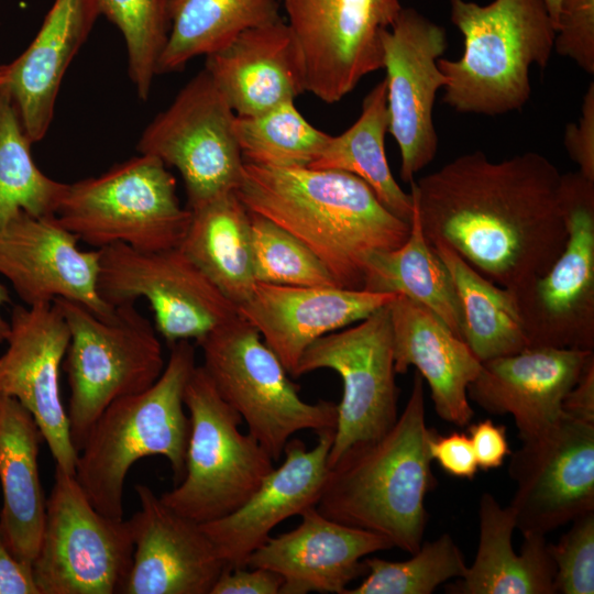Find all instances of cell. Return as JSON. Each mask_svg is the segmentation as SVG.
<instances>
[{
	"instance_id": "23",
	"label": "cell",
	"mask_w": 594,
	"mask_h": 594,
	"mask_svg": "<svg viewBox=\"0 0 594 594\" xmlns=\"http://www.w3.org/2000/svg\"><path fill=\"white\" fill-rule=\"evenodd\" d=\"M299 516L295 529L270 537L246 563L279 574L280 594H344L365 575L363 558L393 548L385 537L329 519L315 506Z\"/></svg>"
},
{
	"instance_id": "7",
	"label": "cell",
	"mask_w": 594,
	"mask_h": 594,
	"mask_svg": "<svg viewBox=\"0 0 594 594\" xmlns=\"http://www.w3.org/2000/svg\"><path fill=\"white\" fill-rule=\"evenodd\" d=\"M55 219L96 249L122 243L153 252L180 246L191 212L182 207L167 166L139 154L99 176L67 184Z\"/></svg>"
},
{
	"instance_id": "15",
	"label": "cell",
	"mask_w": 594,
	"mask_h": 594,
	"mask_svg": "<svg viewBox=\"0 0 594 594\" xmlns=\"http://www.w3.org/2000/svg\"><path fill=\"white\" fill-rule=\"evenodd\" d=\"M304 68L305 89L336 103L367 75L383 68L382 34L403 7L399 0H283Z\"/></svg>"
},
{
	"instance_id": "6",
	"label": "cell",
	"mask_w": 594,
	"mask_h": 594,
	"mask_svg": "<svg viewBox=\"0 0 594 594\" xmlns=\"http://www.w3.org/2000/svg\"><path fill=\"white\" fill-rule=\"evenodd\" d=\"M70 338L63 361L70 396L68 422L79 452L103 410L114 400L151 387L165 367L154 324L128 301L102 318L85 306L56 298Z\"/></svg>"
},
{
	"instance_id": "1",
	"label": "cell",
	"mask_w": 594,
	"mask_h": 594,
	"mask_svg": "<svg viewBox=\"0 0 594 594\" xmlns=\"http://www.w3.org/2000/svg\"><path fill=\"white\" fill-rule=\"evenodd\" d=\"M561 175L537 152L493 162L475 151L414 180L409 194L430 244L517 289L547 273L566 243Z\"/></svg>"
},
{
	"instance_id": "46",
	"label": "cell",
	"mask_w": 594,
	"mask_h": 594,
	"mask_svg": "<svg viewBox=\"0 0 594 594\" xmlns=\"http://www.w3.org/2000/svg\"><path fill=\"white\" fill-rule=\"evenodd\" d=\"M0 594H40L32 564L20 560L0 529Z\"/></svg>"
},
{
	"instance_id": "2",
	"label": "cell",
	"mask_w": 594,
	"mask_h": 594,
	"mask_svg": "<svg viewBox=\"0 0 594 594\" xmlns=\"http://www.w3.org/2000/svg\"><path fill=\"white\" fill-rule=\"evenodd\" d=\"M235 193L250 212L301 241L342 288L363 289L370 257L396 249L410 232L366 183L342 170L244 162Z\"/></svg>"
},
{
	"instance_id": "48",
	"label": "cell",
	"mask_w": 594,
	"mask_h": 594,
	"mask_svg": "<svg viewBox=\"0 0 594 594\" xmlns=\"http://www.w3.org/2000/svg\"><path fill=\"white\" fill-rule=\"evenodd\" d=\"M10 302V293L7 287L0 282V343L6 341L10 328L9 320H6L2 316V308Z\"/></svg>"
},
{
	"instance_id": "8",
	"label": "cell",
	"mask_w": 594,
	"mask_h": 594,
	"mask_svg": "<svg viewBox=\"0 0 594 594\" xmlns=\"http://www.w3.org/2000/svg\"><path fill=\"white\" fill-rule=\"evenodd\" d=\"M196 343L216 389L274 462L296 432L336 430L338 405L305 402L277 355L239 315Z\"/></svg>"
},
{
	"instance_id": "17",
	"label": "cell",
	"mask_w": 594,
	"mask_h": 594,
	"mask_svg": "<svg viewBox=\"0 0 594 594\" xmlns=\"http://www.w3.org/2000/svg\"><path fill=\"white\" fill-rule=\"evenodd\" d=\"M386 72L388 133L400 152L399 175L410 184L438 151L433 106L446 77L438 59L447 48L443 26L413 8H403L382 34Z\"/></svg>"
},
{
	"instance_id": "28",
	"label": "cell",
	"mask_w": 594,
	"mask_h": 594,
	"mask_svg": "<svg viewBox=\"0 0 594 594\" xmlns=\"http://www.w3.org/2000/svg\"><path fill=\"white\" fill-rule=\"evenodd\" d=\"M43 440L31 413L0 394V529L12 552L29 564L36 557L46 515L38 471Z\"/></svg>"
},
{
	"instance_id": "37",
	"label": "cell",
	"mask_w": 594,
	"mask_h": 594,
	"mask_svg": "<svg viewBox=\"0 0 594 594\" xmlns=\"http://www.w3.org/2000/svg\"><path fill=\"white\" fill-rule=\"evenodd\" d=\"M364 580L344 594H431L440 584L461 578L468 565L449 534L422 542L405 561L366 558Z\"/></svg>"
},
{
	"instance_id": "40",
	"label": "cell",
	"mask_w": 594,
	"mask_h": 594,
	"mask_svg": "<svg viewBox=\"0 0 594 594\" xmlns=\"http://www.w3.org/2000/svg\"><path fill=\"white\" fill-rule=\"evenodd\" d=\"M571 528L558 543H550L556 565L554 592L594 593V510L571 521Z\"/></svg>"
},
{
	"instance_id": "11",
	"label": "cell",
	"mask_w": 594,
	"mask_h": 594,
	"mask_svg": "<svg viewBox=\"0 0 594 594\" xmlns=\"http://www.w3.org/2000/svg\"><path fill=\"white\" fill-rule=\"evenodd\" d=\"M568 230L563 251L543 275L513 289L528 348L594 351V182L561 175Z\"/></svg>"
},
{
	"instance_id": "41",
	"label": "cell",
	"mask_w": 594,
	"mask_h": 594,
	"mask_svg": "<svg viewBox=\"0 0 594 594\" xmlns=\"http://www.w3.org/2000/svg\"><path fill=\"white\" fill-rule=\"evenodd\" d=\"M554 50L594 74V0H560Z\"/></svg>"
},
{
	"instance_id": "3",
	"label": "cell",
	"mask_w": 594,
	"mask_h": 594,
	"mask_svg": "<svg viewBox=\"0 0 594 594\" xmlns=\"http://www.w3.org/2000/svg\"><path fill=\"white\" fill-rule=\"evenodd\" d=\"M424 378L416 371L405 409L383 436L349 447L328 466L315 506L338 522L388 539L410 554L424 542L426 495L436 485Z\"/></svg>"
},
{
	"instance_id": "27",
	"label": "cell",
	"mask_w": 594,
	"mask_h": 594,
	"mask_svg": "<svg viewBox=\"0 0 594 594\" xmlns=\"http://www.w3.org/2000/svg\"><path fill=\"white\" fill-rule=\"evenodd\" d=\"M98 15L95 0H54L31 44L7 65L0 88L32 143L47 133L63 77Z\"/></svg>"
},
{
	"instance_id": "30",
	"label": "cell",
	"mask_w": 594,
	"mask_h": 594,
	"mask_svg": "<svg viewBox=\"0 0 594 594\" xmlns=\"http://www.w3.org/2000/svg\"><path fill=\"white\" fill-rule=\"evenodd\" d=\"M190 212L179 249L238 308L256 284L250 211L235 191H229Z\"/></svg>"
},
{
	"instance_id": "10",
	"label": "cell",
	"mask_w": 594,
	"mask_h": 594,
	"mask_svg": "<svg viewBox=\"0 0 594 594\" xmlns=\"http://www.w3.org/2000/svg\"><path fill=\"white\" fill-rule=\"evenodd\" d=\"M133 548L130 520L99 513L75 475L55 465L44 530L32 563L40 594L122 593Z\"/></svg>"
},
{
	"instance_id": "39",
	"label": "cell",
	"mask_w": 594,
	"mask_h": 594,
	"mask_svg": "<svg viewBox=\"0 0 594 594\" xmlns=\"http://www.w3.org/2000/svg\"><path fill=\"white\" fill-rule=\"evenodd\" d=\"M251 215L253 273L256 282L288 286H338L323 263L275 222Z\"/></svg>"
},
{
	"instance_id": "19",
	"label": "cell",
	"mask_w": 594,
	"mask_h": 594,
	"mask_svg": "<svg viewBox=\"0 0 594 594\" xmlns=\"http://www.w3.org/2000/svg\"><path fill=\"white\" fill-rule=\"evenodd\" d=\"M78 242L55 217L21 213L0 232V274L26 306L64 298L110 318L114 307L98 290L100 250Z\"/></svg>"
},
{
	"instance_id": "35",
	"label": "cell",
	"mask_w": 594,
	"mask_h": 594,
	"mask_svg": "<svg viewBox=\"0 0 594 594\" xmlns=\"http://www.w3.org/2000/svg\"><path fill=\"white\" fill-rule=\"evenodd\" d=\"M26 135L9 96L0 88V232L21 213L55 217L67 184L35 164Z\"/></svg>"
},
{
	"instance_id": "22",
	"label": "cell",
	"mask_w": 594,
	"mask_h": 594,
	"mask_svg": "<svg viewBox=\"0 0 594 594\" xmlns=\"http://www.w3.org/2000/svg\"><path fill=\"white\" fill-rule=\"evenodd\" d=\"M396 295L339 286H288L256 282L238 306L292 376L304 352L319 338L356 323Z\"/></svg>"
},
{
	"instance_id": "50",
	"label": "cell",
	"mask_w": 594,
	"mask_h": 594,
	"mask_svg": "<svg viewBox=\"0 0 594 594\" xmlns=\"http://www.w3.org/2000/svg\"><path fill=\"white\" fill-rule=\"evenodd\" d=\"M7 73V65H0V84L3 81Z\"/></svg>"
},
{
	"instance_id": "33",
	"label": "cell",
	"mask_w": 594,
	"mask_h": 594,
	"mask_svg": "<svg viewBox=\"0 0 594 594\" xmlns=\"http://www.w3.org/2000/svg\"><path fill=\"white\" fill-rule=\"evenodd\" d=\"M280 1L172 0L157 75L180 72L191 59L221 50L242 32L282 19Z\"/></svg>"
},
{
	"instance_id": "16",
	"label": "cell",
	"mask_w": 594,
	"mask_h": 594,
	"mask_svg": "<svg viewBox=\"0 0 594 594\" xmlns=\"http://www.w3.org/2000/svg\"><path fill=\"white\" fill-rule=\"evenodd\" d=\"M510 453L508 507L522 535H547L594 510V424L560 418Z\"/></svg>"
},
{
	"instance_id": "42",
	"label": "cell",
	"mask_w": 594,
	"mask_h": 594,
	"mask_svg": "<svg viewBox=\"0 0 594 594\" xmlns=\"http://www.w3.org/2000/svg\"><path fill=\"white\" fill-rule=\"evenodd\" d=\"M564 147L584 177L594 182V82L583 97L578 122L565 128Z\"/></svg>"
},
{
	"instance_id": "45",
	"label": "cell",
	"mask_w": 594,
	"mask_h": 594,
	"mask_svg": "<svg viewBox=\"0 0 594 594\" xmlns=\"http://www.w3.org/2000/svg\"><path fill=\"white\" fill-rule=\"evenodd\" d=\"M468 431L479 469L484 471L497 469L512 453L504 425H496L486 418L471 424Z\"/></svg>"
},
{
	"instance_id": "25",
	"label": "cell",
	"mask_w": 594,
	"mask_h": 594,
	"mask_svg": "<svg viewBox=\"0 0 594 594\" xmlns=\"http://www.w3.org/2000/svg\"><path fill=\"white\" fill-rule=\"evenodd\" d=\"M388 307L396 374L414 366L430 388L437 415L458 427L468 426L474 415L468 387L482 362L427 307L399 295Z\"/></svg>"
},
{
	"instance_id": "26",
	"label": "cell",
	"mask_w": 594,
	"mask_h": 594,
	"mask_svg": "<svg viewBox=\"0 0 594 594\" xmlns=\"http://www.w3.org/2000/svg\"><path fill=\"white\" fill-rule=\"evenodd\" d=\"M204 69L238 117L260 114L306 92L301 56L283 18L242 32L207 55Z\"/></svg>"
},
{
	"instance_id": "29",
	"label": "cell",
	"mask_w": 594,
	"mask_h": 594,
	"mask_svg": "<svg viewBox=\"0 0 594 594\" xmlns=\"http://www.w3.org/2000/svg\"><path fill=\"white\" fill-rule=\"evenodd\" d=\"M480 541L475 559L459 581L447 586L454 594H553L556 565L546 535L526 534L520 554L513 547L516 529L512 509L490 493L480 499Z\"/></svg>"
},
{
	"instance_id": "49",
	"label": "cell",
	"mask_w": 594,
	"mask_h": 594,
	"mask_svg": "<svg viewBox=\"0 0 594 594\" xmlns=\"http://www.w3.org/2000/svg\"><path fill=\"white\" fill-rule=\"evenodd\" d=\"M544 3L554 24V29H557L560 0H544Z\"/></svg>"
},
{
	"instance_id": "9",
	"label": "cell",
	"mask_w": 594,
	"mask_h": 594,
	"mask_svg": "<svg viewBox=\"0 0 594 594\" xmlns=\"http://www.w3.org/2000/svg\"><path fill=\"white\" fill-rule=\"evenodd\" d=\"M184 404L189 414L185 475L160 498L179 515L205 524L242 506L274 469V461L249 432L240 431L241 416L223 400L201 365L186 384Z\"/></svg>"
},
{
	"instance_id": "36",
	"label": "cell",
	"mask_w": 594,
	"mask_h": 594,
	"mask_svg": "<svg viewBox=\"0 0 594 594\" xmlns=\"http://www.w3.org/2000/svg\"><path fill=\"white\" fill-rule=\"evenodd\" d=\"M234 132L245 163L274 167L309 166L330 136L310 124L295 101L255 116H235Z\"/></svg>"
},
{
	"instance_id": "38",
	"label": "cell",
	"mask_w": 594,
	"mask_h": 594,
	"mask_svg": "<svg viewBox=\"0 0 594 594\" xmlns=\"http://www.w3.org/2000/svg\"><path fill=\"white\" fill-rule=\"evenodd\" d=\"M99 14L121 32L129 77L138 97L148 99L170 28L172 0H95Z\"/></svg>"
},
{
	"instance_id": "5",
	"label": "cell",
	"mask_w": 594,
	"mask_h": 594,
	"mask_svg": "<svg viewBox=\"0 0 594 594\" xmlns=\"http://www.w3.org/2000/svg\"><path fill=\"white\" fill-rule=\"evenodd\" d=\"M169 348L157 381L144 392L111 403L78 453L75 477L92 506L107 517L123 519L124 482L136 461L166 458L174 485L185 475L189 418L184 392L196 367V352L189 340Z\"/></svg>"
},
{
	"instance_id": "47",
	"label": "cell",
	"mask_w": 594,
	"mask_h": 594,
	"mask_svg": "<svg viewBox=\"0 0 594 594\" xmlns=\"http://www.w3.org/2000/svg\"><path fill=\"white\" fill-rule=\"evenodd\" d=\"M561 414L594 424V354L588 358L578 381L564 396Z\"/></svg>"
},
{
	"instance_id": "13",
	"label": "cell",
	"mask_w": 594,
	"mask_h": 594,
	"mask_svg": "<svg viewBox=\"0 0 594 594\" xmlns=\"http://www.w3.org/2000/svg\"><path fill=\"white\" fill-rule=\"evenodd\" d=\"M99 250L101 298L111 307L145 299L155 330L168 345L197 342L239 315L179 248L148 252L117 243Z\"/></svg>"
},
{
	"instance_id": "43",
	"label": "cell",
	"mask_w": 594,
	"mask_h": 594,
	"mask_svg": "<svg viewBox=\"0 0 594 594\" xmlns=\"http://www.w3.org/2000/svg\"><path fill=\"white\" fill-rule=\"evenodd\" d=\"M429 453L448 475L472 480L477 473L475 453L466 433L454 431L441 436L435 432L429 440Z\"/></svg>"
},
{
	"instance_id": "20",
	"label": "cell",
	"mask_w": 594,
	"mask_h": 594,
	"mask_svg": "<svg viewBox=\"0 0 594 594\" xmlns=\"http://www.w3.org/2000/svg\"><path fill=\"white\" fill-rule=\"evenodd\" d=\"M140 509L129 519L132 563L123 594H210L226 568L201 525L165 505L145 484L135 485Z\"/></svg>"
},
{
	"instance_id": "34",
	"label": "cell",
	"mask_w": 594,
	"mask_h": 594,
	"mask_svg": "<svg viewBox=\"0 0 594 594\" xmlns=\"http://www.w3.org/2000/svg\"><path fill=\"white\" fill-rule=\"evenodd\" d=\"M363 289L407 297L435 312L461 338L450 274L425 237L414 211L406 241L396 249L370 257Z\"/></svg>"
},
{
	"instance_id": "31",
	"label": "cell",
	"mask_w": 594,
	"mask_h": 594,
	"mask_svg": "<svg viewBox=\"0 0 594 594\" xmlns=\"http://www.w3.org/2000/svg\"><path fill=\"white\" fill-rule=\"evenodd\" d=\"M450 274L462 340L481 361L518 353L529 346L513 289L498 286L443 242L431 244Z\"/></svg>"
},
{
	"instance_id": "44",
	"label": "cell",
	"mask_w": 594,
	"mask_h": 594,
	"mask_svg": "<svg viewBox=\"0 0 594 594\" xmlns=\"http://www.w3.org/2000/svg\"><path fill=\"white\" fill-rule=\"evenodd\" d=\"M224 568L210 594H280L283 578L267 569Z\"/></svg>"
},
{
	"instance_id": "18",
	"label": "cell",
	"mask_w": 594,
	"mask_h": 594,
	"mask_svg": "<svg viewBox=\"0 0 594 594\" xmlns=\"http://www.w3.org/2000/svg\"><path fill=\"white\" fill-rule=\"evenodd\" d=\"M8 348L0 355V394L15 398L36 421L55 465L75 475L78 451L69 430L59 373L69 343L68 324L54 304L15 305Z\"/></svg>"
},
{
	"instance_id": "21",
	"label": "cell",
	"mask_w": 594,
	"mask_h": 594,
	"mask_svg": "<svg viewBox=\"0 0 594 594\" xmlns=\"http://www.w3.org/2000/svg\"><path fill=\"white\" fill-rule=\"evenodd\" d=\"M317 437L311 449L299 439L289 440L283 463L267 474L242 506L219 519L200 524L227 568L246 566L250 556L278 524L317 505L334 430H323Z\"/></svg>"
},
{
	"instance_id": "4",
	"label": "cell",
	"mask_w": 594,
	"mask_h": 594,
	"mask_svg": "<svg viewBox=\"0 0 594 594\" xmlns=\"http://www.w3.org/2000/svg\"><path fill=\"white\" fill-rule=\"evenodd\" d=\"M450 19L463 35L459 59L440 57L443 102L460 113L499 116L524 108L530 68H546L556 29L544 0H450Z\"/></svg>"
},
{
	"instance_id": "32",
	"label": "cell",
	"mask_w": 594,
	"mask_h": 594,
	"mask_svg": "<svg viewBox=\"0 0 594 594\" xmlns=\"http://www.w3.org/2000/svg\"><path fill=\"white\" fill-rule=\"evenodd\" d=\"M388 132L386 82L381 80L365 96L361 114L343 133L330 135L317 158L308 166L353 174L366 183L395 216L410 223V194L395 180L385 152Z\"/></svg>"
},
{
	"instance_id": "24",
	"label": "cell",
	"mask_w": 594,
	"mask_h": 594,
	"mask_svg": "<svg viewBox=\"0 0 594 594\" xmlns=\"http://www.w3.org/2000/svg\"><path fill=\"white\" fill-rule=\"evenodd\" d=\"M594 351L550 346L482 362L468 397L493 415H510L521 441L551 427L561 404Z\"/></svg>"
},
{
	"instance_id": "12",
	"label": "cell",
	"mask_w": 594,
	"mask_h": 594,
	"mask_svg": "<svg viewBox=\"0 0 594 594\" xmlns=\"http://www.w3.org/2000/svg\"><path fill=\"white\" fill-rule=\"evenodd\" d=\"M235 113L202 69L144 129L139 154L174 167L184 182L187 208L235 191L244 160L234 132Z\"/></svg>"
},
{
	"instance_id": "14",
	"label": "cell",
	"mask_w": 594,
	"mask_h": 594,
	"mask_svg": "<svg viewBox=\"0 0 594 594\" xmlns=\"http://www.w3.org/2000/svg\"><path fill=\"white\" fill-rule=\"evenodd\" d=\"M388 305L350 328L316 340L292 375L300 377L328 369L342 380L343 393L337 404L338 419L328 466L352 444L386 433L398 418L399 388Z\"/></svg>"
}]
</instances>
